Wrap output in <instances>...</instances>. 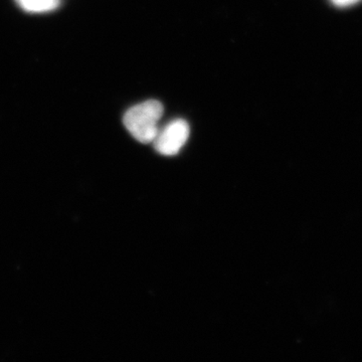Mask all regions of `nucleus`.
<instances>
[{
    "instance_id": "f257e3e1",
    "label": "nucleus",
    "mask_w": 362,
    "mask_h": 362,
    "mask_svg": "<svg viewBox=\"0 0 362 362\" xmlns=\"http://www.w3.org/2000/svg\"><path fill=\"white\" fill-rule=\"evenodd\" d=\"M163 105L156 100L142 102L131 107L124 115L126 129L137 141L152 143L158 134L159 121L163 115Z\"/></svg>"
},
{
    "instance_id": "20e7f679",
    "label": "nucleus",
    "mask_w": 362,
    "mask_h": 362,
    "mask_svg": "<svg viewBox=\"0 0 362 362\" xmlns=\"http://www.w3.org/2000/svg\"><path fill=\"white\" fill-rule=\"evenodd\" d=\"M361 0H331L333 4L337 7H349L354 6Z\"/></svg>"
},
{
    "instance_id": "7ed1b4c3",
    "label": "nucleus",
    "mask_w": 362,
    "mask_h": 362,
    "mask_svg": "<svg viewBox=\"0 0 362 362\" xmlns=\"http://www.w3.org/2000/svg\"><path fill=\"white\" fill-rule=\"evenodd\" d=\"M20 6L30 13H45L59 6V0H18Z\"/></svg>"
},
{
    "instance_id": "f03ea898",
    "label": "nucleus",
    "mask_w": 362,
    "mask_h": 362,
    "mask_svg": "<svg viewBox=\"0 0 362 362\" xmlns=\"http://www.w3.org/2000/svg\"><path fill=\"white\" fill-rule=\"evenodd\" d=\"M189 134L190 128L187 121L176 119L159 129L153 141L154 147L162 156H176L187 142Z\"/></svg>"
}]
</instances>
